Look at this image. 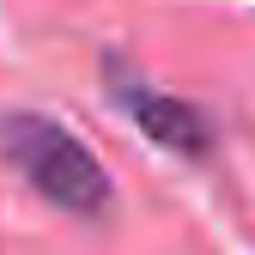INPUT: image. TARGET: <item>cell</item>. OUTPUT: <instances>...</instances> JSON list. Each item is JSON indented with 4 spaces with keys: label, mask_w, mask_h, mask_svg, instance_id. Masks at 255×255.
<instances>
[{
    "label": "cell",
    "mask_w": 255,
    "mask_h": 255,
    "mask_svg": "<svg viewBox=\"0 0 255 255\" xmlns=\"http://www.w3.org/2000/svg\"><path fill=\"white\" fill-rule=\"evenodd\" d=\"M0 158H12V164L30 176L37 195H49L55 207L67 213H104L110 201V182L98 170V158H91L61 122H43V116H0Z\"/></svg>",
    "instance_id": "1"
},
{
    "label": "cell",
    "mask_w": 255,
    "mask_h": 255,
    "mask_svg": "<svg viewBox=\"0 0 255 255\" xmlns=\"http://www.w3.org/2000/svg\"><path fill=\"white\" fill-rule=\"evenodd\" d=\"M122 104L140 116L146 134H158V140L176 146V152H201V146H207V116H201V110L170 104V98H158V91H122Z\"/></svg>",
    "instance_id": "2"
}]
</instances>
